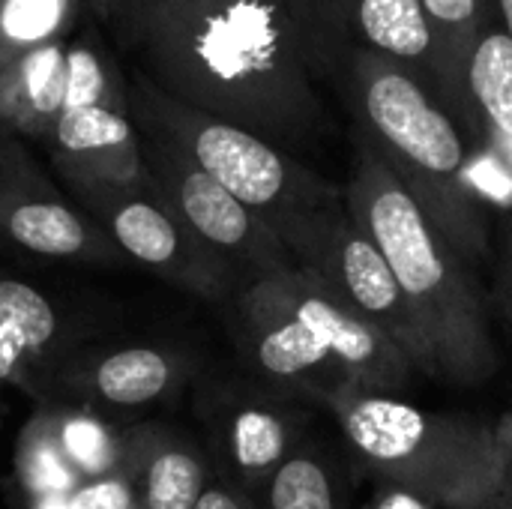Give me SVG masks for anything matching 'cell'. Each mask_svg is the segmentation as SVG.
<instances>
[{"instance_id":"obj_1","label":"cell","mask_w":512,"mask_h":509,"mask_svg":"<svg viewBox=\"0 0 512 509\" xmlns=\"http://www.w3.org/2000/svg\"><path fill=\"white\" fill-rule=\"evenodd\" d=\"M105 30L189 108L300 159L333 135L327 69L291 0H132Z\"/></svg>"},{"instance_id":"obj_2","label":"cell","mask_w":512,"mask_h":509,"mask_svg":"<svg viewBox=\"0 0 512 509\" xmlns=\"http://www.w3.org/2000/svg\"><path fill=\"white\" fill-rule=\"evenodd\" d=\"M342 192L351 219L381 249L399 282L429 357V378L462 390L489 384L501 369V351L477 270L360 138H354V165Z\"/></svg>"},{"instance_id":"obj_3","label":"cell","mask_w":512,"mask_h":509,"mask_svg":"<svg viewBox=\"0 0 512 509\" xmlns=\"http://www.w3.org/2000/svg\"><path fill=\"white\" fill-rule=\"evenodd\" d=\"M240 372L321 405L336 390L399 396L417 366L300 267L240 285L225 303Z\"/></svg>"},{"instance_id":"obj_4","label":"cell","mask_w":512,"mask_h":509,"mask_svg":"<svg viewBox=\"0 0 512 509\" xmlns=\"http://www.w3.org/2000/svg\"><path fill=\"white\" fill-rule=\"evenodd\" d=\"M333 87L369 144L414 195L435 228L474 267L492 258V216L471 183V141L459 120L399 63L345 45Z\"/></svg>"},{"instance_id":"obj_5","label":"cell","mask_w":512,"mask_h":509,"mask_svg":"<svg viewBox=\"0 0 512 509\" xmlns=\"http://www.w3.org/2000/svg\"><path fill=\"white\" fill-rule=\"evenodd\" d=\"M318 408L369 477L411 486L444 509H480L498 483L489 420L363 390H336Z\"/></svg>"},{"instance_id":"obj_6","label":"cell","mask_w":512,"mask_h":509,"mask_svg":"<svg viewBox=\"0 0 512 509\" xmlns=\"http://www.w3.org/2000/svg\"><path fill=\"white\" fill-rule=\"evenodd\" d=\"M129 111L135 126L174 141L279 237L345 201L342 186L321 177L306 159L171 99L135 69H129Z\"/></svg>"},{"instance_id":"obj_7","label":"cell","mask_w":512,"mask_h":509,"mask_svg":"<svg viewBox=\"0 0 512 509\" xmlns=\"http://www.w3.org/2000/svg\"><path fill=\"white\" fill-rule=\"evenodd\" d=\"M318 411L312 402L273 390L243 372L204 378L195 390V417L213 477L249 498L315 435Z\"/></svg>"},{"instance_id":"obj_8","label":"cell","mask_w":512,"mask_h":509,"mask_svg":"<svg viewBox=\"0 0 512 509\" xmlns=\"http://www.w3.org/2000/svg\"><path fill=\"white\" fill-rule=\"evenodd\" d=\"M66 195L99 222L129 264H141L168 285L225 306L240 288L237 273L144 183H66Z\"/></svg>"},{"instance_id":"obj_9","label":"cell","mask_w":512,"mask_h":509,"mask_svg":"<svg viewBox=\"0 0 512 509\" xmlns=\"http://www.w3.org/2000/svg\"><path fill=\"white\" fill-rule=\"evenodd\" d=\"M135 129L141 138V162L150 186L195 237H201L219 258L231 264L240 285L294 267L282 237L258 213L240 204L174 141L153 129Z\"/></svg>"},{"instance_id":"obj_10","label":"cell","mask_w":512,"mask_h":509,"mask_svg":"<svg viewBox=\"0 0 512 509\" xmlns=\"http://www.w3.org/2000/svg\"><path fill=\"white\" fill-rule=\"evenodd\" d=\"M282 243L294 267L315 276L348 309L396 342L420 375H429V357L399 282L381 249L351 219L345 201L288 231Z\"/></svg>"},{"instance_id":"obj_11","label":"cell","mask_w":512,"mask_h":509,"mask_svg":"<svg viewBox=\"0 0 512 509\" xmlns=\"http://www.w3.org/2000/svg\"><path fill=\"white\" fill-rule=\"evenodd\" d=\"M198 357L171 342L93 339L48 378L39 402H69L105 417L150 408L195 381Z\"/></svg>"},{"instance_id":"obj_12","label":"cell","mask_w":512,"mask_h":509,"mask_svg":"<svg viewBox=\"0 0 512 509\" xmlns=\"http://www.w3.org/2000/svg\"><path fill=\"white\" fill-rule=\"evenodd\" d=\"M0 234L42 258L108 270L129 264L108 231L66 198L24 147L0 168Z\"/></svg>"},{"instance_id":"obj_13","label":"cell","mask_w":512,"mask_h":509,"mask_svg":"<svg viewBox=\"0 0 512 509\" xmlns=\"http://www.w3.org/2000/svg\"><path fill=\"white\" fill-rule=\"evenodd\" d=\"M105 315L72 306L27 282L0 276V384L36 402L48 378L81 345L99 339Z\"/></svg>"},{"instance_id":"obj_14","label":"cell","mask_w":512,"mask_h":509,"mask_svg":"<svg viewBox=\"0 0 512 509\" xmlns=\"http://www.w3.org/2000/svg\"><path fill=\"white\" fill-rule=\"evenodd\" d=\"M369 48L408 69L465 129L474 147V108L468 90L456 81L423 0H345L342 48Z\"/></svg>"},{"instance_id":"obj_15","label":"cell","mask_w":512,"mask_h":509,"mask_svg":"<svg viewBox=\"0 0 512 509\" xmlns=\"http://www.w3.org/2000/svg\"><path fill=\"white\" fill-rule=\"evenodd\" d=\"M474 108L471 183L489 216H512V39L489 12L465 69Z\"/></svg>"},{"instance_id":"obj_16","label":"cell","mask_w":512,"mask_h":509,"mask_svg":"<svg viewBox=\"0 0 512 509\" xmlns=\"http://www.w3.org/2000/svg\"><path fill=\"white\" fill-rule=\"evenodd\" d=\"M54 174L66 183H144L141 138L129 108L90 105L60 114L48 141Z\"/></svg>"},{"instance_id":"obj_17","label":"cell","mask_w":512,"mask_h":509,"mask_svg":"<svg viewBox=\"0 0 512 509\" xmlns=\"http://www.w3.org/2000/svg\"><path fill=\"white\" fill-rule=\"evenodd\" d=\"M123 474L141 509H195L213 480L204 444L168 423L126 429Z\"/></svg>"},{"instance_id":"obj_18","label":"cell","mask_w":512,"mask_h":509,"mask_svg":"<svg viewBox=\"0 0 512 509\" xmlns=\"http://www.w3.org/2000/svg\"><path fill=\"white\" fill-rule=\"evenodd\" d=\"M252 501L258 509H351V483L333 444L309 435Z\"/></svg>"},{"instance_id":"obj_19","label":"cell","mask_w":512,"mask_h":509,"mask_svg":"<svg viewBox=\"0 0 512 509\" xmlns=\"http://www.w3.org/2000/svg\"><path fill=\"white\" fill-rule=\"evenodd\" d=\"M45 408L51 432L81 480H96L123 471L126 429L117 420L69 402H36Z\"/></svg>"},{"instance_id":"obj_20","label":"cell","mask_w":512,"mask_h":509,"mask_svg":"<svg viewBox=\"0 0 512 509\" xmlns=\"http://www.w3.org/2000/svg\"><path fill=\"white\" fill-rule=\"evenodd\" d=\"M84 9V0H0V72L45 45L69 39Z\"/></svg>"},{"instance_id":"obj_21","label":"cell","mask_w":512,"mask_h":509,"mask_svg":"<svg viewBox=\"0 0 512 509\" xmlns=\"http://www.w3.org/2000/svg\"><path fill=\"white\" fill-rule=\"evenodd\" d=\"M84 480L75 474V468L66 462L48 414L42 405L33 408L27 423L21 426L12 450V492L45 498V495H69Z\"/></svg>"},{"instance_id":"obj_22","label":"cell","mask_w":512,"mask_h":509,"mask_svg":"<svg viewBox=\"0 0 512 509\" xmlns=\"http://www.w3.org/2000/svg\"><path fill=\"white\" fill-rule=\"evenodd\" d=\"M423 6H426L432 30L438 36V45H441L456 81L465 87L468 57H471L474 42L492 12L489 0H423Z\"/></svg>"},{"instance_id":"obj_23","label":"cell","mask_w":512,"mask_h":509,"mask_svg":"<svg viewBox=\"0 0 512 509\" xmlns=\"http://www.w3.org/2000/svg\"><path fill=\"white\" fill-rule=\"evenodd\" d=\"M300 12V18L306 21L315 48L324 60L327 69V81L333 84V72H336V60L342 51V6L345 0H291Z\"/></svg>"},{"instance_id":"obj_24","label":"cell","mask_w":512,"mask_h":509,"mask_svg":"<svg viewBox=\"0 0 512 509\" xmlns=\"http://www.w3.org/2000/svg\"><path fill=\"white\" fill-rule=\"evenodd\" d=\"M69 509H141L132 483L123 471L84 480L69 492Z\"/></svg>"},{"instance_id":"obj_25","label":"cell","mask_w":512,"mask_h":509,"mask_svg":"<svg viewBox=\"0 0 512 509\" xmlns=\"http://www.w3.org/2000/svg\"><path fill=\"white\" fill-rule=\"evenodd\" d=\"M366 509H444L438 501L426 498L423 492L402 486L387 477H372V492Z\"/></svg>"},{"instance_id":"obj_26","label":"cell","mask_w":512,"mask_h":509,"mask_svg":"<svg viewBox=\"0 0 512 509\" xmlns=\"http://www.w3.org/2000/svg\"><path fill=\"white\" fill-rule=\"evenodd\" d=\"M495 306L504 321V327L512 336V216L504 219L501 243H498V258H495Z\"/></svg>"},{"instance_id":"obj_27","label":"cell","mask_w":512,"mask_h":509,"mask_svg":"<svg viewBox=\"0 0 512 509\" xmlns=\"http://www.w3.org/2000/svg\"><path fill=\"white\" fill-rule=\"evenodd\" d=\"M489 438H492V453L498 465V477L512 474V408L489 420Z\"/></svg>"},{"instance_id":"obj_28","label":"cell","mask_w":512,"mask_h":509,"mask_svg":"<svg viewBox=\"0 0 512 509\" xmlns=\"http://www.w3.org/2000/svg\"><path fill=\"white\" fill-rule=\"evenodd\" d=\"M195 509H258V507H255V501H252L246 492H240V489H234V486L222 483L219 477H213V480H210V486L204 489L201 501L195 504Z\"/></svg>"},{"instance_id":"obj_29","label":"cell","mask_w":512,"mask_h":509,"mask_svg":"<svg viewBox=\"0 0 512 509\" xmlns=\"http://www.w3.org/2000/svg\"><path fill=\"white\" fill-rule=\"evenodd\" d=\"M84 3H87V9L93 12V18H96L102 27H108L111 21L120 18V12H123L132 0H84Z\"/></svg>"},{"instance_id":"obj_30","label":"cell","mask_w":512,"mask_h":509,"mask_svg":"<svg viewBox=\"0 0 512 509\" xmlns=\"http://www.w3.org/2000/svg\"><path fill=\"white\" fill-rule=\"evenodd\" d=\"M15 509H69V495H45V498H30L12 492Z\"/></svg>"},{"instance_id":"obj_31","label":"cell","mask_w":512,"mask_h":509,"mask_svg":"<svg viewBox=\"0 0 512 509\" xmlns=\"http://www.w3.org/2000/svg\"><path fill=\"white\" fill-rule=\"evenodd\" d=\"M480 509H512V474L510 477H498L492 495L483 501Z\"/></svg>"},{"instance_id":"obj_32","label":"cell","mask_w":512,"mask_h":509,"mask_svg":"<svg viewBox=\"0 0 512 509\" xmlns=\"http://www.w3.org/2000/svg\"><path fill=\"white\" fill-rule=\"evenodd\" d=\"M21 147V138L18 135H12L3 123H0V168L12 159V153Z\"/></svg>"},{"instance_id":"obj_33","label":"cell","mask_w":512,"mask_h":509,"mask_svg":"<svg viewBox=\"0 0 512 509\" xmlns=\"http://www.w3.org/2000/svg\"><path fill=\"white\" fill-rule=\"evenodd\" d=\"M495 18L501 21V27L507 30V36L512 39V0H489Z\"/></svg>"},{"instance_id":"obj_34","label":"cell","mask_w":512,"mask_h":509,"mask_svg":"<svg viewBox=\"0 0 512 509\" xmlns=\"http://www.w3.org/2000/svg\"><path fill=\"white\" fill-rule=\"evenodd\" d=\"M0 390H3V384H0Z\"/></svg>"}]
</instances>
